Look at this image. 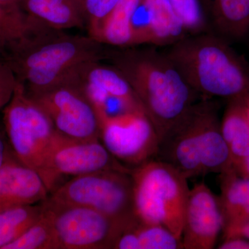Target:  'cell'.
I'll return each mask as SVG.
<instances>
[{
	"label": "cell",
	"instance_id": "24",
	"mask_svg": "<svg viewBox=\"0 0 249 249\" xmlns=\"http://www.w3.org/2000/svg\"><path fill=\"white\" fill-rule=\"evenodd\" d=\"M44 206L42 216L4 249H59L52 217Z\"/></svg>",
	"mask_w": 249,
	"mask_h": 249
},
{
	"label": "cell",
	"instance_id": "27",
	"mask_svg": "<svg viewBox=\"0 0 249 249\" xmlns=\"http://www.w3.org/2000/svg\"><path fill=\"white\" fill-rule=\"evenodd\" d=\"M17 84V78L9 64L0 57V110L11 101Z\"/></svg>",
	"mask_w": 249,
	"mask_h": 249
},
{
	"label": "cell",
	"instance_id": "14",
	"mask_svg": "<svg viewBox=\"0 0 249 249\" xmlns=\"http://www.w3.org/2000/svg\"><path fill=\"white\" fill-rule=\"evenodd\" d=\"M49 196L40 175L21 163L10 147L6 160L0 167V211L13 206L40 204Z\"/></svg>",
	"mask_w": 249,
	"mask_h": 249
},
{
	"label": "cell",
	"instance_id": "8",
	"mask_svg": "<svg viewBox=\"0 0 249 249\" xmlns=\"http://www.w3.org/2000/svg\"><path fill=\"white\" fill-rule=\"evenodd\" d=\"M100 124V140L111 155L124 165L134 167L156 158L160 139L145 113L111 114L93 103Z\"/></svg>",
	"mask_w": 249,
	"mask_h": 249
},
{
	"label": "cell",
	"instance_id": "13",
	"mask_svg": "<svg viewBox=\"0 0 249 249\" xmlns=\"http://www.w3.org/2000/svg\"><path fill=\"white\" fill-rule=\"evenodd\" d=\"M68 76L74 78L85 89L104 93L109 99L117 103L123 112L145 114L132 85L111 64L103 63L102 60L85 62L77 67Z\"/></svg>",
	"mask_w": 249,
	"mask_h": 249
},
{
	"label": "cell",
	"instance_id": "3",
	"mask_svg": "<svg viewBox=\"0 0 249 249\" xmlns=\"http://www.w3.org/2000/svg\"><path fill=\"white\" fill-rule=\"evenodd\" d=\"M164 53L203 98L249 97V63L214 33L188 36Z\"/></svg>",
	"mask_w": 249,
	"mask_h": 249
},
{
	"label": "cell",
	"instance_id": "22",
	"mask_svg": "<svg viewBox=\"0 0 249 249\" xmlns=\"http://www.w3.org/2000/svg\"><path fill=\"white\" fill-rule=\"evenodd\" d=\"M47 27L24 12L18 1H0V57L12 44Z\"/></svg>",
	"mask_w": 249,
	"mask_h": 249
},
{
	"label": "cell",
	"instance_id": "19",
	"mask_svg": "<svg viewBox=\"0 0 249 249\" xmlns=\"http://www.w3.org/2000/svg\"><path fill=\"white\" fill-rule=\"evenodd\" d=\"M142 0H120L104 19L93 38L106 46L134 47V19Z\"/></svg>",
	"mask_w": 249,
	"mask_h": 249
},
{
	"label": "cell",
	"instance_id": "33",
	"mask_svg": "<svg viewBox=\"0 0 249 249\" xmlns=\"http://www.w3.org/2000/svg\"><path fill=\"white\" fill-rule=\"evenodd\" d=\"M246 106H247V114H248V116L249 117V97L248 99H247V105H246Z\"/></svg>",
	"mask_w": 249,
	"mask_h": 249
},
{
	"label": "cell",
	"instance_id": "4",
	"mask_svg": "<svg viewBox=\"0 0 249 249\" xmlns=\"http://www.w3.org/2000/svg\"><path fill=\"white\" fill-rule=\"evenodd\" d=\"M155 160L172 165L188 178L232 170L215 103L202 98L160 140Z\"/></svg>",
	"mask_w": 249,
	"mask_h": 249
},
{
	"label": "cell",
	"instance_id": "12",
	"mask_svg": "<svg viewBox=\"0 0 249 249\" xmlns=\"http://www.w3.org/2000/svg\"><path fill=\"white\" fill-rule=\"evenodd\" d=\"M224 216L216 196L204 183L190 189L181 242L184 249H212L224 229Z\"/></svg>",
	"mask_w": 249,
	"mask_h": 249
},
{
	"label": "cell",
	"instance_id": "31",
	"mask_svg": "<svg viewBox=\"0 0 249 249\" xmlns=\"http://www.w3.org/2000/svg\"><path fill=\"white\" fill-rule=\"evenodd\" d=\"M236 173L244 178H249V155L234 168Z\"/></svg>",
	"mask_w": 249,
	"mask_h": 249
},
{
	"label": "cell",
	"instance_id": "18",
	"mask_svg": "<svg viewBox=\"0 0 249 249\" xmlns=\"http://www.w3.org/2000/svg\"><path fill=\"white\" fill-rule=\"evenodd\" d=\"M24 12L56 30L86 27L83 9L75 0H18Z\"/></svg>",
	"mask_w": 249,
	"mask_h": 249
},
{
	"label": "cell",
	"instance_id": "16",
	"mask_svg": "<svg viewBox=\"0 0 249 249\" xmlns=\"http://www.w3.org/2000/svg\"><path fill=\"white\" fill-rule=\"evenodd\" d=\"M211 30L231 44L249 34V0H200Z\"/></svg>",
	"mask_w": 249,
	"mask_h": 249
},
{
	"label": "cell",
	"instance_id": "32",
	"mask_svg": "<svg viewBox=\"0 0 249 249\" xmlns=\"http://www.w3.org/2000/svg\"><path fill=\"white\" fill-rule=\"evenodd\" d=\"M75 1H76V2L80 5V7H81L82 9H83V5H84L85 1H86V0H75Z\"/></svg>",
	"mask_w": 249,
	"mask_h": 249
},
{
	"label": "cell",
	"instance_id": "29",
	"mask_svg": "<svg viewBox=\"0 0 249 249\" xmlns=\"http://www.w3.org/2000/svg\"><path fill=\"white\" fill-rule=\"evenodd\" d=\"M234 237H243L249 239V220L241 225L240 227L229 232L227 235L224 236L223 240Z\"/></svg>",
	"mask_w": 249,
	"mask_h": 249
},
{
	"label": "cell",
	"instance_id": "23",
	"mask_svg": "<svg viewBox=\"0 0 249 249\" xmlns=\"http://www.w3.org/2000/svg\"><path fill=\"white\" fill-rule=\"evenodd\" d=\"M45 211L40 204L13 206L0 211V249L17 240L42 216Z\"/></svg>",
	"mask_w": 249,
	"mask_h": 249
},
{
	"label": "cell",
	"instance_id": "11",
	"mask_svg": "<svg viewBox=\"0 0 249 249\" xmlns=\"http://www.w3.org/2000/svg\"><path fill=\"white\" fill-rule=\"evenodd\" d=\"M100 141L76 140L55 132L46 153L42 175L49 195L63 176L73 178L102 170L131 173L132 168L119 161Z\"/></svg>",
	"mask_w": 249,
	"mask_h": 249
},
{
	"label": "cell",
	"instance_id": "21",
	"mask_svg": "<svg viewBox=\"0 0 249 249\" xmlns=\"http://www.w3.org/2000/svg\"><path fill=\"white\" fill-rule=\"evenodd\" d=\"M114 249H182V242L160 224L137 219L125 228L114 243Z\"/></svg>",
	"mask_w": 249,
	"mask_h": 249
},
{
	"label": "cell",
	"instance_id": "17",
	"mask_svg": "<svg viewBox=\"0 0 249 249\" xmlns=\"http://www.w3.org/2000/svg\"><path fill=\"white\" fill-rule=\"evenodd\" d=\"M220 178L224 237L249 220V178L240 176L234 169L221 174Z\"/></svg>",
	"mask_w": 249,
	"mask_h": 249
},
{
	"label": "cell",
	"instance_id": "28",
	"mask_svg": "<svg viewBox=\"0 0 249 249\" xmlns=\"http://www.w3.org/2000/svg\"><path fill=\"white\" fill-rule=\"evenodd\" d=\"M219 249H249V239L234 237L224 239L219 246Z\"/></svg>",
	"mask_w": 249,
	"mask_h": 249
},
{
	"label": "cell",
	"instance_id": "5",
	"mask_svg": "<svg viewBox=\"0 0 249 249\" xmlns=\"http://www.w3.org/2000/svg\"><path fill=\"white\" fill-rule=\"evenodd\" d=\"M135 213L142 222L160 224L181 240L190 188L174 167L152 160L132 168Z\"/></svg>",
	"mask_w": 249,
	"mask_h": 249
},
{
	"label": "cell",
	"instance_id": "9",
	"mask_svg": "<svg viewBox=\"0 0 249 249\" xmlns=\"http://www.w3.org/2000/svg\"><path fill=\"white\" fill-rule=\"evenodd\" d=\"M28 95L47 114L58 133L76 140H100L96 109L73 78L67 77L45 91Z\"/></svg>",
	"mask_w": 249,
	"mask_h": 249
},
{
	"label": "cell",
	"instance_id": "6",
	"mask_svg": "<svg viewBox=\"0 0 249 249\" xmlns=\"http://www.w3.org/2000/svg\"><path fill=\"white\" fill-rule=\"evenodd\" d=\"M58 204L85 206L128 227L138 219L131 173L102 170L73 177L49 195Z\"/></svg>",
	"mask_w": 249,
	"mask_h": 249
},
{
	"label": "cell",
	"instance_id": "1",
	"mask_svg": "<svg viewBox=\"0 0 249 249\" xmlns=\"http://www.w3.org/2000/svg\"><path fill=\"white\" fill-rule=\"evenodd\" d=\"M106 60L132 85L160 142L203 98L166 54L155 47L110 49Z\"/></svg>",
	"mask_w": 249,
	"mask_h": 249
},
{
	"label": "cell",
	"instance_id": "30",
	"mask_svg": "<svg viewBox=\"0 0 249 249\" xmlns=\"http://www.w3.org/2000/svg\"><path fill=\"white\" fill-rule=\"evenodd\" d=\"M9 150V144L6 142V139H5L3 134L0 132V167L2 165L4 160H6Z\"/></svg>",
	"mask_w": 249,
	"mask_h": 249
},
{
	"label": "cell",
	"instance_id": "25",
	"mask_svg": "<svg viewBox=\"0 0 249 249\" xmlns=\"http://www.w3.org/2000/svg\"><path fill=\"white\" fill-rule=\"evenodd\" d=\"M188 36L213 33L200 0H168Z\"/></svg>",
	"mask_w": 249,
	"mask_h": 249
},
{
	"label": "cell",
	"instance_id": "26",
	"mask_svg": "<svg viewBox=\"0 0 249 249\" xmlns=\"http://www.w3.org/2000/svg\"><path fill=\"white\" fill-rule=\"evenodd\" d=\"M120 0H86L83 6L88 36L92 37Z\"/></svg>",
	"mask_w": 249,
	"mask_h": 249
},
{
	"label": "cell",
	"instance_id": "2",
	"mask_svg": "<svg viewBox=\"0 0 249 249\" xmlns=\"http://www.w3.org/2000/svg\"><path fill=\"white\" fill-rule=\"evenodd\" d=\"M89 36L45 28L12 44L1 55L28 94L61 83L77 67L107 59L109 49Z\"/></svg>",
	"mask_w": 249,
	"mask_h": 249
},
{
	"label": "cell",
	"instance_id": "20",
	"mask_svg": "<svg viewBox=\"0 0 249 249\" xmlns=\"http://www.w3.org/2000/svg\"><path fill=\"white\" fill-rule=\"evenodd\" d=\"M247 99L229 101L221 121V131L230 152L233 169L249 155Z\"/></svg>",
	"mask_w": 249,
	"mask_h": 249
},
{
	"label": "cell",
	"instance_id": "15",
	"mask_svg": "<svg viewBox=\"0 0 249 249\" xmlns=\"http://www.w3.org/2000/svg\"><path fill=\"white\" fill-rule=\"evenodd\" d=\"M143 24L134 26L136 46L169 47L188 36L168 0H142Z\"/></svg>",
	"mask_w": 249,
	"mask_h": 249
},
{
	"label": "cell",
	"instance_id": "10",
	"mask_svg": "<svg viewBox=\"0 0 249 249\" xmlns=\"http://www.w3.org/2000/svg\"><path fill=\"white\" fill-rule=\"evenodd\" d=\"M43 203L52 217L59 249H113L126 228L94 209L49 199Z\"/></svg>",
	"mask_w": 249,
	"mask_h": 249
},
{
	"label": "cell",
	"instance_id": "7",
	"mask_svg": "<svg viewBox=\"0 0 249 249\" xmlns=\"http://www.w3.org/2000/svg\"><path fill=\"white\" fill-rule=\"evenodd\" d=\"M3 114L11 151L21 163L35 170L42 178L46 153L56 132L52 121L18 81Z\"/></svg>",
	"mask_w": 249,
	"mask_h": 249
}]
</instances>
